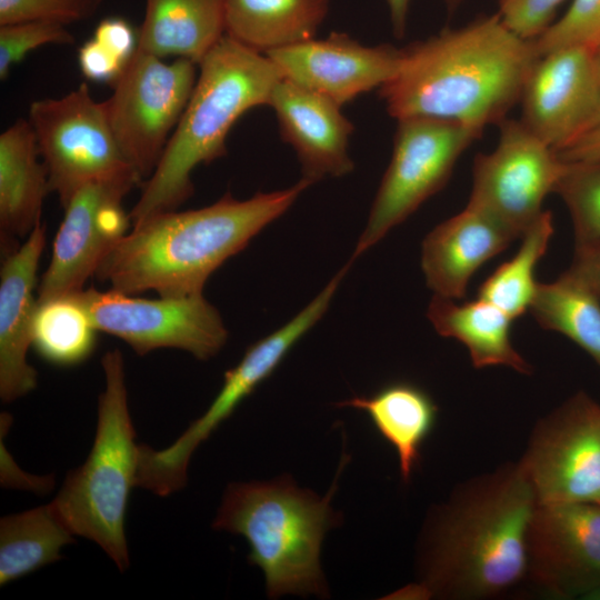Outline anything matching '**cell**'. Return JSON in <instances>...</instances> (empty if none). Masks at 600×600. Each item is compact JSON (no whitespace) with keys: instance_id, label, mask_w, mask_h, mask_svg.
I'll list each match as a JSON object with an SVG mask.
<instances>
[{"instance_id":"obj_36","label":"cell","mask_w":600,"mask_h":600,"mask_svg":"<svg viewBox=\"0 0 600 600\" xmlns=\"http://www.w3.org/2000/svg\"><path fill=\"white\" fill-rule=\"evenodd\" d=\"M78 64L87 79L111 86L127 68L93 38L79 48Z\"/></svg>"},{"instance_id":"obj_5","label":"cell","mask_w":600,"mask_h":600,"mask_svg":"<svg viewBox=\"0 0 600 600\" xmlns=\"http://www.w3.org/2000/svg\"><path fill=\"white\" fill-rule=\"evenodd\" d=\"M333 492L331 488L320 498L299 488L289 476L232 482L212 527L248 541V560L262 570L269 598L327 597L320 550L327 531L337 523L330 506Z\"/></svg>"},{"instance_id":"obj_41","label":"cell","mask_w":600,"mask_h":600,"mask_svg":"<svg viewBox=\"0 0 600 600\" xmlns=\"http://www.w3.org/2000/svg\"><path fill=\"white\" fill-rule=\"evenodd\" d=\"M447 11L450 13V14H453L459 8L460 6L464 2V0H440Z\"/></svg>"},{"instance_id":"obj_33","label":"cell","mask_w":600,"mask_h":600,"mask_svg":"<svg viewBox=\"0 0 600 600\" xmlns=\"http://www.w3.org/2000/svg\"><path fill=\"white\" fill-rule=\"evenodd\" d=\"M103 0H0V26L50 20L82 21L96 14Z\"/></svg>"},{"instance_id":"obj_10","label":"cell","mask_w":600,"mask_h":600,"mask_svg":"<svg viewBox=\"0 0 600 600\" xmlns=\"http://www.w3.org/2000/svg\"><path fill=\"white\" fill-rule=\"evenodd\" d=\"M73 294L98 331L121 339L139 356L171 348L208 360L219 353L228 340L219 311L203 293L143 299L90 287Z\"/></svg>"},{"instance_id":"obj_37","label":"cell","mask_w":600,"mask_h":600,"mask_svg":"<svg viewBox=\"0 0 600 600\" xmlns=\"http://www.w3.org/2000/svg\"><path fill=\"white\" fill-rule=\"evenodd\" d=\"M1 484L6 488L46 493L52 489L54 478L52 474L39 477L22 471L8 452L1 436Z\"/></svg>"},{"instance_id":"obj_4","label":"cell","mask_w":600,"mask_h":600,"mask_svg":"<svg viewBox=\"0 0 600 600\" xmlns=\"http://www.w3.org/2000/svg\"><path fill=\"white\" fill-rule=\"evenodd\" d=\"M199 76L159 164L129 212L132 224L177 210L193 193L191 173L227 154L226 140L237 120L268 106L282 79L263 53L223 36L199 62Z\"/></svg>"},{"instance_id":"obj_2","label":"cell","mask_w":600,"mask_h":600,"mask_svg":"<svg viewBox=\"0 0 600 600\" xmlns=\"http://www.w3.org/2000/svg\"><path fill=\"white\" fill-rule=\"evenodd\" d=\"M401 50L397 72L378 89L388 113L454 121L481 136L520 102L539 58L533 40L510 30L498 12Z\"/></svg>"},{"instance_id":"obj_13","label":"cell","mask_w":600,"mask_h":600,"mask_svg":"<svg viewBox=\"0 0 600 600\" xmlns=\"http://www.w3.org/2000/svg\"><path fill=\"white\" fill-rule=\"evenodd\" d=\"M351 263H346L291 320L251 344L238 364L224 372L219 393L202 416L170 446L151 451V468L161 480L170 484H182L187 481L188 466L194 450L272 374L292 347L322 318Z\"/></svg>"},{"instance_id":"obj_9","label":"cell","mask_w":600,"mask_h":600,"mask_svg":"<svg viewBox=\"0 0 600 600\" xmlns=\"http://www.w3.org/2000/svg\"><path fill=\"white\" fill-rule=\"evenodd\" d=\"M198 64L137 50L103 101L116 142L141 179L149 178L178 126L197 82Z\"/></svg>"},{"instance_id":"obj_12","label":"cell","mask_w":600,"mask_h":600,"mask_svg":"<svg viewBox=\"0 0 600 600\" xmlns=\"http://www.w3.org/2000/svg\"><path fill=\"white\" fill-rule=\"evenodd\" d=\"M518 463L539 503H600V404L572 394L537 422Z\"/></svg>"},{"instance_id":"obj_1","label":"cell","mask_w":600,"mask_h":600,"mask_svg":"<svg viewBox=\"0 0 600 600\" xmlns=\"http://www.w3.org/2000/svg\"><path fill=\"white\" fill-rule=\"evenodd\" d=\"M539 504L519 463H506L457 487L429 516L419 580L403 598H496L528 574L527 538Z\"/></svg>"},{"instance_id":"obj_25","label":"cell","mask_w":600,"mask_h":600,"mask_svg":"<svg viewBox=\"0 0 600 600\" xmlns=\"http://www.w3.org/2000/svg\"><path fill=\"white\" fill-rule=\"evenodd\" d=\"M329 0H227L224 34L266 54L313 39Z\"/></svg>"},{"instance_id":"obj_24","label":"cell","mask_w":600,"mask_h":600,"mask_svg":"<svg viewBox=\"0 0 600 600\" xmlns=\"http://www.w3.org/2000/svg\"><path fill=\"white\" fill-rule=\"evenodd\" d=\"M338 406L367 413L377 431L393 447L401 478L408 482L437 420L438 407L433 399L418 386L398 381L369 397H353Z\"/></svg>"},{"instance_id":"obj_16","label":"cell","mask_w":600,"mask_h":600,"mask_svg":"<svg viewBox=\"0 0 600 600\" xmlns=\"http://www.w3.org/2000/svg\"><path fill=\"white\" fill-rule=\"evenodd\" d=\"M523 124L557 153L600 118V74L593 51L561 48L542 54L524 83Z\"/></svg>"},{"instance_id":"obj_32","label":"cell","mask_w":600,"mask_h":600,"mask_svg":"<svg viewBox=\"0 0 600 600\" xmlns=\"http://www.w3.org/2000/svg\"><path fill=\"white\" fill-rule=\"evenodd\" d=\"M73 36L66 24L50 20L24 21L0 26V79L30 51L44 44H72Z\"/></svg>"},{"instance_id":"obj_6","label":"cell","mask_w":600,"mask_h":600,"mask_svg":"<svg viewBox=\"0 0 600 600\" xmlns=\"http://www.w3.org/2000/svg\"><path fill=\"white\" fill-rule=\"evenodd\" d=\"M101 366L106 386L99 397L91 450L80 467L67 473L51 503L74 536L97 543L124 571L130 562L124 519L131 490L137 487L138 444L122 353L107 351Z\"/></svg>"},{"instance_id":"obj_21","label":"cell","mask_w":600,"mask_h":600,"mask_svg":"<svg viewBox=\"0 0 600 600\" xmlns=\"http://www.w3.org/2000/svg\"><path fill=\"white\" fill-rule=\"evenodd\" d=\"M39 157L28 119H18L1 133L0 229L6 253L12 238L30 234L41 222L42 204L50 187L46 166Z\"/></svg>"},{"instance_id":"obj_15","label":"cell","mask_w":600,"mask_h":600,"mask_svg":"<svg viewBox=\"0 0 600 600\" xmlns=\"http://www.w3.org/2000/svg\"><path fill=\"white\" fill-rule=\"evenodd\" d=\"M528 574L550 596L600 590V503H539L528 530Z\"/></svg>"},{"instance_id":"obj_7","label":"cell","mask_w":600,"mask_h":600,"mask_svg":"<svg viewBox=\"0 0 600 600\" xmlns=\"http://www.w3.org/2000/svg\"><path fill=\"white\" fill-rule=\"evenodd\" d=\"M48 172L50 192L63 207L94 181L142 179L127 162L110 128L103 102L86 83L60 98L34 100L28 118Z\"/></svg>"},{"instance_id":"obj_8","label":"cell","mask_w":600,"mask_h":600,"mask_svg":"<svg viewBox=\"0 0 600 600\" xmlns=\"http://www.w3.org/2000/svg\"><path fill=\"white\" fill-rule=\"evenodd\" d=\"M480 137L454 121L427 117L397 120L391 160L351 260L372 248L439 192L461 154Z\"/></svg>"},{"instance_id":"obj_17","label":"cell","mask_w":600,"mask_h":600,"mask_svg":"<svg viewBox=\"0 0 600 600\" xmlns=\"http://www.w3.org/2000/svg\"><path fill=\"white\" fill-rule=\"evenodd\" d=\"M401 53L391 44L364 46L344 32H331L266 56L282 79L343 107L387 83L398 70Z\"/></svg>"},{"instance_id":"obj_14","label":"cell","mask_w":600,"mask_h":600,"mask_svg":"<svg viewBox=\"0 0 600 600\" xmlns=\"http://www.w3.org/2000/svg\"><path fill=\"white\" fill-rule=\"evenodd\" d=\"M133 180L94 181L79 188L62 207L50 263L38 287V300L83 290L102 260L130 231L123 198Z\"/></svg>"},{"instance_id":"obj_31","label":"cell","mask_w":600,"mask_h":600,"mask_svg":"<svg viewBox=\"0 0 600 600\" xmlns=\"http://www.w3.org/2000/svg\"><path fill=\"white\" fill-rule=\"evenodd\" d=\"M538 56L561 48L600 46V0H572L568 10L533 40Z\"/></svg>"},{"instance_id":"obj_26","label":"cell","mask_w":600,"mask_h":600,"mask_svg":"<svg viewBox=\"0 0 600 600\" xmlns=\"http://www.w3.org/2000/svg\"><path fill=\"white\" fill-rule=\"evenodd\" d=\"M73 533L52 503L0 520V584L6 586L61 559Z\"/></svg>"},{"instance_id":"obj_19","label":"cell","mask_w":600,"mask_h":600,"mask_svg":"<svg viewBox=\"0 0 600 600\" xmlns=\"http://www.w3.org/2000/svg\"><path fill=\"white\" fill-rule=\"evenodd\" d=\"M46 246V227L39 222L26 241L4 254L0 270V397L14 401L38 382L27 360L32 347L31 327L38 299L37 271Z\"/></svg>"},{"instance_id":"obj_34","label":"cell","mask_w":600,"mask_h":600,"mask_svg":"<svg viewBox=\"0 0 600 600\" xmlns=\"http://www.w3.org/2000/svg\"><path fill=\"white\" fill-rule=\"evenodd\" d=\"M564 0H497L503 23L526 40H534L553 22Z\"/></svg>"},{"instance_id":"obj_22","label":"cell","mask_w":600,"mask_h":600,"mask_svg":"<svg viewBox=\"0 0 600 600\" xmlns=\"http://www.w3.org/2000/svg\"><path fill=\"white\" fill-rule=\"evenodd\" d=\"M227 0H146L138 49L197 64L224 36Z\"/></svg>"},{"instance_id":"obj_3","label":"cell","mask_w":600,"mask_h":600,"mask_svg":"<svg viewBox=\"0 0 600 600\" xmlns=\"http://www.w3.org/2000/svg\"><path fill=\"white\" fill-rule=\"evenodd\" d=\"M311 186L258 192L239 200L226 192L214 203L187 211H166L132 224L99 266L96 277L111 289L162 298L203 293L210 276L281 217Z\"/></svg>"},{"instance_id":"obj_27","label":"cell","mask_w":600,"mask_h":600,"mask_svg":"<svg viewBox=\"0 0 600 600\" xmlns=\"http://www.w3.org/2000/svg\"><path fill=\"white\" fill-rule=\"evenodd\" d=\"M530 311L543 329L566 336L600 368V300L571 268L539 282Z\"/></svg>"},{"instance_id":"obj_30","label":"cell","mask_w":600,"mask_h":600,"mask_svg":"<svg viewBox=\"0 0 600 600\" xmlns=\"http://www.w3.org/2000/svg\"><path fill=\"white\" fill-rule=\"evenodd\" d=\"M573 224L576 250L600 246V160L566 162L554 188Z\"/></svg>"},{"instance_id":"obj_39","label":"cell","mask_w":600,"mask_h":600,"mask_svg":"<svg viewBox=\"0 0 600 600\" xmlns=\"http://www.w3.org/2000/svg\"><path fill=\"white\" fill-rule=\"evenodd\" d=\"M570 268L588 283L600 300V246L576 250Z\"/></svg>"},{"instance_id":"obj_29","label":"cell","mask_w":600,"mask_h":600,"mask_svg":"<svg viewBox=\"0 0 600 600\" xmlns=\"http://www.w3.org/2000/svg\"><path fill=\"white\" fill-rule=\"evenodd\" d=\"M553 234V218L549 210L523 232L517 253L498 267L478 290V298L486 300L512 320L530 310L538 281L536 268L547 252Z\"/></svg>"},{"instance_id":"obj_42","label":"cell","mask_w":600,"mask_h":600,"mask_svg":"<svg viewBox=\"0 0 600 600\" xmlns=\"http://www.w3.org/2000/svg\"><path fill=\"white\" fill-rule=\"evenodd\" d=\"M593 57H594L598 72L600 74V46L593 50Z\"/></svg>"},{"instance_id":"obj_35","label":"cell","mask_w":600,"mask_h":600,"mask_svg":"<svg viewBox=\"0 0 600 600\" xmlns=\"http://www.w3.org/2000/svg\"><path fill=\"white\" fill-rule=\"evenodd\" d=\"M92 38L127 66L138 50V31L129 21L120 17H109L101 20L96 27Z\"/></svg>"},{"instance_id":"obj_38","label":"cell","mask_w":600,"mask_h":600,"mask_svg":"<svg viewBox=\"0 0 600 600\" xmlns=\"http://www.w3.org/2000/svg\"><path fill=\"white\" fill-rule=\"evenodd\" d=\"M564 162L600 160V118L574 142L558 152Z\"/></svg>"},{"instance_id":"obj_40","label":"cell","mask_w":600,"mask_h":600,"mask_svg":"<svg viewBox=\"0 0 600 600\" xmlns=\"http://www.w3.org/2000/svg\"><path fill=\"white\" fill-rule=\"evenodd\" d=\"M386 2L392 32L396 38L401 39L407 32L411 0H386Z\"/></svg>"},{"instance_id":"obj_20","label":"cell","mask_w":600,"mask_h":600,"mask_svg":"<svg viewBox=\"0 0 600 600\" xmlns=\"http://www.w3.org/2000/svg\"><path fill=\"white\" fill-rule=\"evenodd\" d=\"M516 238L486 214L466 207L423 239L421 268L436 296L460 300L470 279Z\"/></svg>"},{"instance_id":"obj_23","label":"cell","mask_w":600,"mask_h":600,"mask_svg":"<svg viewBox=\"0 0 600 600\" xmlns=\"http://www.w3.org/2000/svg\"><path fill=\"white\" fill-rule=\"evenodd\" d=\"M427 317L441 337L453 338L467 348L474 368L503 366L532 373V366L511 342L512 319L494 304L479 298L458 303L434 294Z\"/></svg>"},{"instance_id":"obj_28","label":"cell","mask_w":600,"mask_h":600,"mask_svg":"<svg viewBox=\"0 0 600 600\" xmlns=\"http://www.w3.org/2000/svg\"><path fill=\"white\" fill-rule=\"evenodd\" d=\"M97 332L73 293L38 300L31 342L47 362L72 367L86 361L96 349Z\"/></svg>"},{"instance_id":"obj_18","label":"cell","mask_w":600,"mask_h":600,"mask_svg":"<svg viewBox=\"0 0 600 600\" xmlns=\"http://www.w3.org/2000/svg\"><path fill=\"white\" fill-rule=\"evenodd\" d=\"M268 106L281 139L296 151L302 179L313 184L353 171L349 141L354 127L342 107L284 79L274 87Z\"/></svg>"},{"instance_id":"obj_11","label":"cell","mask_w":600,"mask_h":600,"mask_svg":"<svg viewBox=\"0 0 600 600\" xmlns=\"http://www.w3.org/2000/svg\"><path fill=\"white\" fill-rule=\"evenodd\" d=\"M499 139L488 153H478L467 207L508 230L516 239L540 217L546 197L566 168L558 153L518 119L497 124Z\"/></svg>"}]
</instances>
